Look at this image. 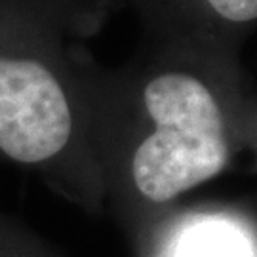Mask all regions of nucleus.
Instances as JSON below:
<instances>
[{
    "mask_svg": "<svg viewBox=\"0 0 257 257\" xmlns=\"http://www.w3.org/2000/svg\"><path fill=\"white\" fill-rule=\"evenodd\" d=\"M206 2L217 16L234 23H246L257 19V0H206Z\"/></svg>",
    "mask_w": 257,
    "mask_h": 257,
    "instance_id": "nucleus-5",
    "label": "nucleus"
},
{
    "mask_svg": "<svg viewBox=\"0 0 257 257\" xmlns=\"http://www.w3.org/2000/svg\"><path fill=\"white\" fill-rule=\"evenodd\" d=\"M147 130L122 149L120 193L141 208H160L219 174L229 160L223 116L196 76L160 71L139 86Z\"/></svg>",
    "mask_w": 257,
    "mask_h": 257,
    "instance_id": "nucleus-2",
    "label": "nucleus"
},
{
    "mask_svg": "<svg viewBox=\"0 0 257 257\" xmlns=\"http://www.w3.org/2000/svg\"><path fill=\"white\" fill-rule=\"evenodd\" d=\"M141 257H248V251L230 230L189 225L155 240V244L151 242Z\"/></svg>",
    "mask_w": 257,
    "mask_h": 257,
    "instance_id": "nucleus-3",
    "label": "nucleus"
},
{
    "mask_svg": "<svg viewBox=\"0 0 257 257\" xmlns=\"http://www.w3.org/2000/svg\"><path fill=\"white\" fill-rule=\"evenodd\" d=\"M0 257H63L42 234L0 206Z\"/></svg>",
    "mask_w": 257,
    "mask_h": 257,
    "instance_id": "nucleus-4",
    "label": "nucleus"
},
{
    "mask_svg": "<svg viewBox=\"0 0 257 257\" xmlns=\"http://www.w3.org/2000/svg\"><path fill=\"white\" fill-rule=\"evenodd\" d=\"M93 0H0V158L97 210L105 181L84 116L71 38Z\"/></svg>",
    "mask_w": 257,
    "mask_h": 257,
    "instance_id": "nucleus-1",
    "label": "nucleus"
}]
</instances>
